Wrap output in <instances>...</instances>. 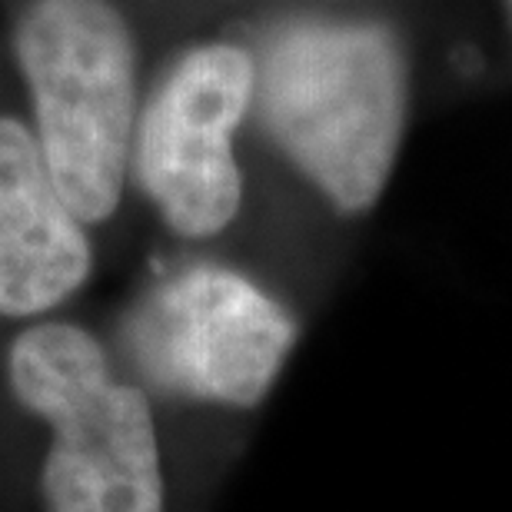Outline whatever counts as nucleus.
<instances>
[{"label":"nucleus","instance_id":"obj_1","mask_svg":"<svg viewBox=\"0 0 512 512\" xmlns=\"http://www.w3.org/2000/svg\"><path fill=\"white\" fill-rule=\"evenodd\" d=\"M403 64L380 27L300 24L266 57L273 133L340 210H366L393 170L403 133Z\"/></svg>","mask_w":512,"mask_h":512},{"label":"nucleus","instance_id":"obj_2","mask_svg":"<svg viewBox=\"0 0 512 512\" xmlns=\"http://www.w3.org/2000/svg\"><path fill=\"white\" fill-rule=\"evenodd\" d=\"M10 386L50 426L47 512H163V459L150 403L117 383L97 340L40 323L10 350Z\"/></svg>","mask_w":512,"mask_h":512},{"label":"nucleus","instance_id":"obj_3","mask_svg":"<svg viewBox=\"0 0 512 512\" xmlns=\"http://www.w3.org/2000/svg\"><path fill=\"white\" fill-rule=\"evenodd\" d=\"M44 163L77 220H104L124 187L133 50L104 0H40L20 30Z\"/></svg>","mask_w":512,"mask_h":512},{"label":"nucleus","instance_id":"obj_4","mask_svg":"<svg viewBox=\"0 0 512 512\" xmlns=\"http://www.w3.org/2000/svg\"><path fill=\"white\" fill-rule=\"evenodd\" d=\"M130 343L153 383L207 403L253 406L293 346L276 300L220 266H197L143 303Z\"/></svg>","mask_w":512,"mask_h":512},{"label":"nucleus","instance_id":"obj_5","mask_svg":"<svg viewBox=\"0 0 512 512\" xmlns=\"http://www.w3.org/2000/svg\"><path fill=\"white\" fill-rule=\"evenodd\" d=\"M253 94L250 57L200 47L167 77L143 124L140 170L173 230L210 237L240 207L233 130Z\"/></svg>","mask_w":512,"mask_h":512},{"label":"nucleus","instance_id":"obj_6","mask_svg":"<svg viewBox=\"0 0 512 512\" xmlns=\"http://www.w3.org/2000/svg\"><path fill=\"white\" fill-rule=\"evenodd\" d=\"M90 247L37 143L0 120V313L34 316L84 283Z\"/></svg>","mask_w":512,"mask_h":512},{"label":"nucleus","instance_id":"obj_7","mask_svg":"<svg viewBox=\"0 0 512 512\" xmlns=\"http://www.w3.org/2000/svg\"><path fill=\"white\" fill-rule=\"evenodd\" d=\"M509 10H512V0H509Z\"/></svg>","mask_w":512,"mask_h":512}]
</instances>
